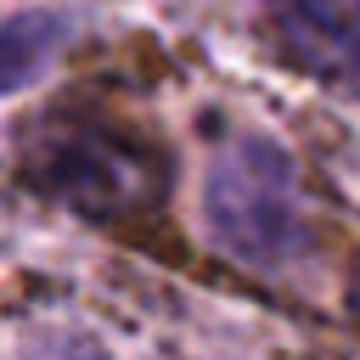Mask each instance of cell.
<instances>
[{
  "label": "cell",
  "mask_w": 360,
  "mask_h": 360,
  "mask_svg": "<svg viewBox=\"0 0 360 360\" xmlns=\"http://www.w3.org/2000/svg\"><path fill=\"white\" fill-rule=\"evenodd\" d=\"M22 174L84 219H129L163 197V158L141 135L90 112L45 118L22 146Z\"/></svg>",
  "instance_id": "obj_1"
},
{
  "label": "cell",
  "mask_w": 360,
  "mask_h": 360,
  "mask_svg": "<svg viewBox=\"0 0 360 360\" xmlns=\"http://www.w3.org/2000/svg\"><path fill=\"white\" fill-rule=\"evenodd\" d=\"M202 219L214 242L248 270H287L304 248V202L292 158L264 135H231L202 180Z\"/></svg>",
  "instance_id": "obj_2"
},
{
  "label": "cell",
  "mask_w": 360,
  "mask_h": 360,
  "mask_svg": "<svg viewBox=\"0 0 360 360\" xmlns=\"http://www.w3.org/2000/svg\"><path fill=\"white\" fill-rule=\"evenodd\" d=\"M281 56L360 96V0H264Z\"/></svg>",
  "instance_id": "obj_3"
},
{
  "label": "cell",
  "mask_w": 360,
  "mask_h": 360,
  "mask_svg": "<svg viewBox=\"0 0 360 360\" xmlns=\"http://www.w3.org/2000/svg\"><path fill=\"white\" fill-rule=\"evenodd\" d=\"M62 17H39V11H22L6 22V90H22L34 79V68L62 45Z\"/></svg>",
  "instance_id": "obj_4"
},
{
  "label": "cell",
  "mask_w": 360,
  "mask_h": 360,
  "mask_svg": "<svg viewBox=\"0 0 360 360\" xmlns=\"http://www.w3.org/2000/svg\"><path fill=\"white\" fill-rule=\"evenodd\" d=\"M22 360H107V349H101L96 338H84V332L45 326V332H34V338H28Z\"/></svg>",
  "instance_id": "obj_5"
},
{
  "label": "cell",
  "mask_w": 360,
  "mask_h": 360,
  "mask_svg": "<svg viewBox=\"0 0 360 360\" xmlns=\"http://www.w3.org/2000/svg\"><path fill=\"white\" fill-rule=\"evenodd\" d=\"M349 304H354V321H360V264H354V287H349Z\"/></svg>",
  "instance_id": "obj_6"
}]
</instances>
